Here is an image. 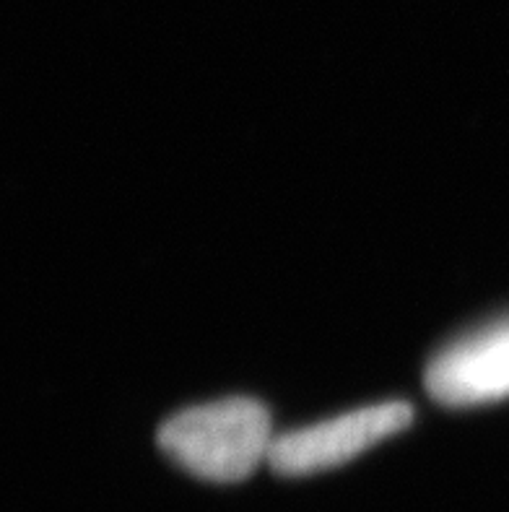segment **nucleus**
I'll return each mask as SVG.
<instances>
[{"mask_svg": "<svg viewBox=\"0 0 509 512\" xmlns=\"http://www.w3.org/2000/svg\"><path fill=\"white\" fill-rule=\"evenodd\" d=\"M156 440L187 474L234 484L268 461L276 437L263 403L237 396L174 414L159 427Z\"/></svg>", "mask_w": 509, "mask_h": 512, "instance_id": "f257e3e1", "label": "nucleus"}, {"mask_svg": "<svg viewBox=\"0 0 509 512\" xmlns=\"http://www.w3.org/2000/svg\"><path fill=\"white\" fill-rule=\"evenodd\" d=\"M413 422L411 403L387 401L367 409L284 432L273 440L268 463L281 476L320 474L328 468L354 461L356 455L374 448L377 442L398 435Z\"/></svg>", "mask_w": 509, "mask_h": 512, "instance_id": "f03ea898", "label": "nucleus"}, {"mask_svg": "<svg viewBox=\"0 0 509 512\" xmlns=\"http://www.w3.org/2000/svg\"><path fill=\"white\" fill-rule=\"evenodd\" d=\"M424 385L434 401L450 409L509 398V318L478 328L434 354Z\"/></svg>", "mask_w": 509, "mask_h": 512, "instance_id": "7ed1b4c3", "label": "nucleus"}]
</instances>
